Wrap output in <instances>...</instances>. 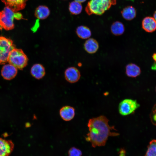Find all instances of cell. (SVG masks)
Instances as JSON below:
<instances>
[{"mask_svg":"<svg viewBox=\"0 0 156 156\" xmlns=\"http://www.w3.org/2000/svg\"><path fill=\"white\" fill-rule=\"evenodd\" d=\"M14 148V144L12 140L0 138V156H9Z\"/></svg>","mask_w":156,"mask_h":156,"instance_id":"7","label":"cell"},{"mask_svg":"<svg viewBox=\"0 0 156 156\" xmlns=\"http://www.w3.org/2000/svg\"><path fill=\"white\" fill-rule=\"evenodd\" d=\"M145 156H156V140L150 142Z\"/></svg>","mask_w":156,"mask_h":156,"instance_id":"21","label":"cell"},{"mask_svg":"<svg viewBox=\"0 0 156 156\" xmlns=\"http://www.w3.org/2000/svg\"><path fill=\"white\" fill-rule=\"evenodd\" d=\"M150 118L153 124L156 126V103L152 108L150 114Z\"/></svg>","mask_w":156,"mask_h":156,"instance_id":"23","label":"cell"},{"mask_svg":"<svg viewBox=\"0 0 156 156\" xmlns=\"http://www.w3.org/2000/svg\"><path fill=\"white\" fill-rule=\"evenodd\" d=\"M68 156H81L82 153L79 149L75 147L70 149L68 151Z\"/></svg>","mask_w":156,"mask_h":156,"instance_id":"22","label":"cell"},{"mask_svg":"<svg viewBox=\"0 0 156 156\" xmlns=\"http://www.w3.org/2000/svg\"><path fill=\"white\" fill-rule=\"evenodd\" d=\"M153 58V60L156 62V53L153 54L152 56Z\"/></svg>","mask_w":156,"mask_h":156,"instance_id":"25","label":"cell"},{"mask_svg":"<svg viewBox=\"0 0 156 156\" xmlns=\"http://www.w3.org/2000/svg\"><path fill=\"white\" fill-rule=\"evenodd\" d=\"M153 16H154V18L156 21V10L155 11L154 14Z\"/></svg>","mask_w":156,"mask_h":156,"instance_id":"27","label":"cell"},{"mask_svg":"<svg viewBox=\"0 0 156 156\" xmlns=\"http://www.w3.org/2000/svg\"><path fill=\"white\" fill-rule=\"evenodd\" d=\"M15 47L12 40L0 36V64H3L8 62L10 53Z\"/></svg>","mask_w":156,"mask_h":156,"instance_id":"5","label":"cell"},{"mask_svg":"<svg viewBox=\"0 0 156 156\" xmlns=\"http://www.w3.org/2000/svg\"><path fill=\"white\" fill-rule=\"evenodd\" d=\"M110 29L112 33L116 36L122 34L125 30L124 25L119 21H116L114 22L112 24Z\"/></svg>","mask_w":156,"mask_h":156,"instance_id":"19","label":"cell"},{"mask_svg":"<svg viewBox=\"0 0 156 156\" xmlns=\"http://www.w3.org/2000/svg\"><path fill=\"white\" fill-rule=\"evenodd\" d=\"M23 19L22 14L19 12H14L6 7L0 12V29L10 30L14 27V19Z\"/></svg>","mask_w":156,"mask_h":156,"instance_id":"3","label":"cell"},{"mask_svg":"<svg viewBox=\"0 0 156 156\" xmlns=\"http://www.w3.org/2000/svg\"><path fill=\"white\" fill-rule=\"evenodd\" d=\"M28 59L21 49L14 48L10 53L8 62L17 69L22 70L27 64Z\"/></svg>","mask_w":156,"mask_h":156,"instance_id":"4","label":"cell"},{"mask_svg":"<svg viewBox=\"0 0 156 156\" xmlns=\"http://www.w3.org/2000/svg\"><path fill=\"white\" fill-rule=\"evenodd\" d=\"M109 121L103 115L93 118L89 120L88 126L89 132L85 138L87 141L90 142L92 147L104 146L109 137L119 135L118 133L111 131L115 129L114 126H109Z\"/></svg>","mask_w":156,"mask_h":156,"instance_id":"1","label":"cell"},{"mask_svg":"<svg viewBox=\"0 0 156 156\" xmlns=\"http://www.w3.org/2000/svg\"><path fill=\"white\" fill-rule=\"evenodd\" d=\"M123 18L127 21H130L134 19L136 15L135 8L132 6H128L124 8L121 11Z\"/></svg>","mask_w":156,"mask_h":156,"instance_id":"16","label":"cell"},{"mask_svg":"<svg viewBox=\"0 0 156 156\" xmlns=\"http://www.w3.org/2000/svg\"><path fill=\"white\" fill-rule=\"evenodd\" d=\"M117 0H90L85 8L86 13L101 15L109 10L112 5L116 4Z\"/></svg>","mask_w":156,"mask_h":156,"instance_id":"2","label":"cell"},{"mask_svg":"<svg viewBox=\"0 0 156 156\" xmlns=\"http://www.w3.org/2000/svg\"><path fill=\"white\" fill-rule=\"evenodd\" d=\"M140 106V104L136 100L125 99L119 104V112L122 116H127L133 113Z\"/></svg>","mask_w":156,"mask_h":156,"instance_id":"6","label":"cell"},{"mask_svg":"<svg viewBox=\"0 0 156 156\" xmlns=\"http://www.w3.org/2000/svg\"><path fill=\"white\" fill-rule=\"evenodd\" d=\"M126 151L123 148H121L119 152V156H126Z\"/></svg>","mask_w":156,"mask_h":156,"instance_id":"24","label":"cell"},{"mask_svg":"<svg viewBox=\"0 0 156 156\" xmlns=\"http://www.w3.org/2000/svg\"><path fill=\"white\" fill-rule=\"evenodd\" d=\"M30 73L33 77L37 79H42L46 73L44 66L39 63L33 65L31 69Z\"/></svg>","mask_w":156,"mask_h":156,"instance_id":"13","label":"cell"},{"mask_svg":"<svg viewBox=\"0 0 156 156\" xmlns=\"http://www.w3.org/2000/svg\"><path fill=\"white\" fill-rule=\"evenodd\" d=\"M7 7L13 11L16 12L23 9L27 0H2Z\"/></svg>","mask_w":156,"mask_h":156,"instance_id":"10","label":"cell"},{"mask_svg":"<svg viewBox=\"0 0 156 156\" xmlns=\"http://www.w3.org/2000/svg\"><path fill=\"white\" fill-rule=\"evenodd\" d=\"M75 1L79 3H83L85 2L86 0H74Z\"/></svg>","mask_w":156,"mask_h":156,"instance_id":"26","label":"cell"},{"mask_svg":"<svg viewBox=\"0 0 156 156\" xmlns=\"http://www.w3.org/2000/svg\"><path fill=\"white\" fill-rule=\"evenodd\" d=\"M59 112L61 118L66 121L72 120L74 117L75 113V109L69 106H66L62 107L60 109Z\"/></svg>","mask_w":156,"mask_h":156,"instance_id":"11","label":"cell"},{"mask_svg":"<svg viewBox=\"0 0 156 156\" xmlns=\"http://www.w3.org/2000/svg\"><path fill=\"white\" fill-rule=\"evenodd\" d=\"M155 90H156V88H155Z\"/></svg>","mask_w":156,"mask_h":156,"instance_id":"28","label":"cell"},{"mask_svg":"<svg viewBox=\"0 0 156 156\" xmlns=\"http://www.w3.org/2000/svg\"><path fill=\"white\" fill-rule=\"evenodd\" d=\"M84 48L88 53H95L99 48V44L96 40L93 38H89L84 44Z\"/></svg>","mask_w":156,"mask_h":156,"instance_id":"14","label":"cell"},{"mask_svg":"<svg viewBox=\"0 0 156 156\" xmlns=\"http://www.w3.org/2000/svg\"><path fill=\"white\" fill-rule=\"evenodd\" d=\"M82 6L81 3L74 1L70 2L69 4V10L73 14L77 15L81 13Z\"/></svg>","mask_w":156,"mask_h":156,"instance_id":"20","label":"cell"},{"mask_svg":"<svg viewBox=\"0 0 156 156\" xmlns=\"http://www.w3.org/2000/svg\"><path fill=\"white\" fill-rule=\"evenodd\" d=\"M141 71L140 68L133 63H130L126 66V73L129 77L135 78L140 74Z\"/></svg>","mask_w":156,"mask_h":156,"instance_id":"15","label":"cell"},{"mask_svg":"<svg viewBox=\"0 0 156 156\" xmlns=\"http://www.w3.org/2000/svg\"><path fill=\"white\" fill-rule=\"evenodd\" d=\"M1 75L4 79L10 80L14 78L17 73V68L10 64L4 65L1 70Z\"/></svg>","mask_w":156,"mask_h":156,"instance_id":"9","label":"cell"},{"mask_svg":"<svg viewBox=\"0 0 156 156\" xmlns=\"http://www.w3.org/2000/svg\"><path fill=\"white\" fill-rule=\"evenodd\" d=\"M50 14V11L47 6L41 5L36 8L35 12V15L38 18L44 19L46 18Z\"/></svg>","mask_w":156,"mask_h":156,"instance_id":"17","label":"cell"},{"mask_svg":"<svg viewBox=\"0 0 156 156\" xmlns=\"http://www.w3.org/2000/svg\"><path fill=\"white\" fill-rule=\"evenodd\" d=\"M76 32L78 37L83 39L89 38L92 34L90 29L84 25H81L77 27Z\"/></svg>","mask_w":156,"mask_h":156,"instance_id":"18","label":"cell"},{"mask_svg":"<svg viewBox=\"0 0 156 156\" xmlns=\"http://www.w3.org/2000/svg\"><path fill=\"white\" fill-rule=\"evenodd\" d=\"M142 27L143 29L147 32H153L156 29V21L154 18L146 17L142 21Z\"/></svg>","mask_w":156,"mask_h":156,"instance_id":"12","label":"cell"},{"mask_svg":"<svg viewBox=\"0 0 156 156\" xmlns=\"http://www.w3.org/2000/svg\"><path fill=\"white\" fill-rule=\"evenodd\" d=\"M64 77L67 81L73 83L77 82L79 79L81 74L80 71L77 68L70 67L65 70Z\"/></svg>","mask_w":156,"mask_h":156,"instance_id":"8","label":"cell"}]
</instances>
